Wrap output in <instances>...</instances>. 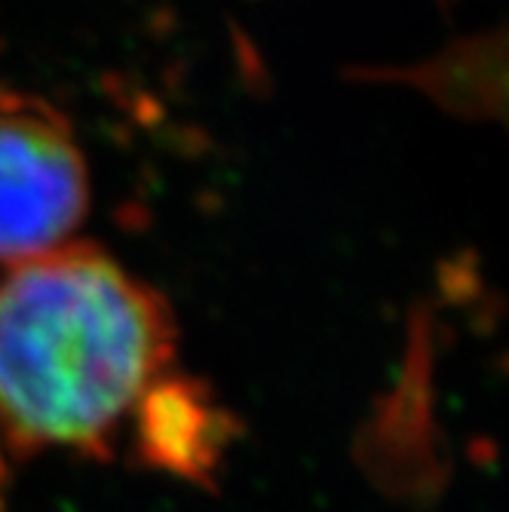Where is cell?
<instances>
[{
  "label": "cell",
  "mask_w": 509,
  "mask_h": 512,
  "mask_svg": "<svg viewBox=\"0 0 509 512\" xmlns=\"http://www.w3.org/2000/svg\"><path fill=\"white\" fill-rule=\"evenodd\" d=\"M166 298L114 255L68 243L0 273V433L19 451L108 454L169 378Z\"/></svg>",
  "instance_id": "obj_1"
},
{
  "label": "cell",
  "mask_w": 509,
  "mask_h": 512,
  "mask_svg": "<svg viewBox=\"0 0 509 512\" xmlns=\"http://www.w3.org/2000/svg\"><path fill=\"white\" fill-rule=\"evenodd\" d=\"M89 166L62 111L0 92V264L74 243L89 212Z\"/></svg>",
  "instance_id": "obj_2"
},
{
  "label": "cell",
  "mask_w": 509,
  "mask_h": 512,
  "mask_svg": "<svg viewBox=\"0 0 509 512\" xmlns=\"http://www.w3.org/2000/svg\"><path fill=\"white\" fill-rule=\"evenodd\" d=\"M135 414L148 460L184 476H203L218 448L215 414L203 393L166 378Z\"/></svg>",
  "instance_id": "obj_3"
}]
</instances>
